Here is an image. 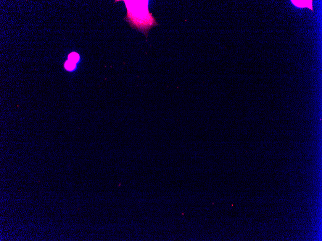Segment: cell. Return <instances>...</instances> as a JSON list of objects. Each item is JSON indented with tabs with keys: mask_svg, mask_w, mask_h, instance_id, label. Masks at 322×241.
I'll list each match as a JSON object with an SVG mask.
<instances>
[{
	"mask_svg": "<svg viewBox=\"0 0 322 241\" xmlns=\"http://www.w3.org/2000/svg\"><path fill=\"white\" fill-rule=\"evenodd\" d=\"M127 8L125 19L130 26L143 32L147 38L149 31L158 25L148 9V1H124Z\"/></svg>",
	"mask_w": 322,
	"mask_h": 241,
	"instance_id": "cell-1",
	"label": "cell"
},
{
	"mask_svg": "<svg viewBox=\"0 0 322 241\" xmlns=\"http://www.w3.org/2000/svg\"><path fill=\"white\" fill-rule=\"evenodd\" d=\"M291 1L295 6L299 7H308L310 9H313L312 1Z\"/></svg>",
	"mask_w": 322,
	"mask_h": 241,
	"instance_id": "cell-2",
	"label": "cell"
},
{
	"mask_svg": "<svg viewBox=\"0 0 322 241\" xmlns=\"http://www.w3.org/2000/svg\"><path fill=\"white\" fill-rule=\"evenodd\" d=\"M65 69H66L67 70L70 71H72L75 69L76 63L73 62L68 60L65 63Z\"/></svg>",
	"mask_w": 322,
	"mask_h": 241,
	"instance_id": "cell-3",
	"label": "cell"
},
{
	"mask_svg": "<svg viewBox=\"0 0 322 241\" xmlns=\"http://www.w3.org/2000/svg\"><path fill=\"white\" fill-rule=\"evenodd\" d=\"M68 58H69V60H70V61L77 63L78 61H79L80 56L78 53L73 52V53H72L70 55H69Z\"/></svg>",
	"mask_w": 322,
	"mask_h": 241,
	"instance_id": "cell-4",
	"label": "cell"
}]
</instances>
